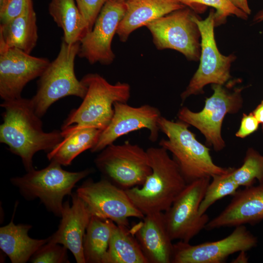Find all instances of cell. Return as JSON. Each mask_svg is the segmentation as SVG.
<instances>
[{
    "label": "cell",
    "instance_id": "1",
    "mask_svg": "<svg viewBox=\"0 0 263 263\" xmlns=\"http://www.w3.org/2000/svg\"><path fill=\"white\" fill-rule=\"evenodd\" d=\"M0 142L21 159L27 171L34 169L33 158L38 151L47 152L63 138L61 131L45 132L41 117L35 113L30 99L22 97L3 101Z\"/></svg>",
    "mask_w": 263,
    "mask_h": 263
},
{
    "label": "cell",
    "instance_id": "2",
    "mask_svg": "<svg viewBox=\"0 0 263 263\" xmlns=\"http://www.w3.org/2000/svg\"><path fill=\"white\" fill-rule=\"evenodd\" d=\"M146 150L151 173L141 187L125 190L144 215L167 210L188 184L178 164L166 149L151 147Z\"/></svg>",
    "mask_w": 263,
    "mask_h": 263
},
{
    "label": "cell",
    "instance_id": "3",
    "mask_svg": "<svg viewBox=\"0 0 263 263\" xmlns=\"http://www.w3.org/2000/svg\"><path fill=\"white\" fill-rule=\"evenodd\" d=\"M81 80L87 87V93L81 105L64 121L61 131L94 128L102 131L112 120L114 104L127 103L129 100L131 87L125 82L111 84L96 73L87 74Z\"/></svg>",
    "mask_w": 263,
    "mask_h": 263
},
{
    "label": "cell",
    "instance_id": "4",
    "mask_svg": "<svg viewBox=\"0 0 263 263\" xmlns=\"http://www.w3.org/2000/svg\"><path fill=\"white\" fill-rule=\"evenodd\" d=\"M158 126L160 132L167 137L160 140L159 146L172 153L188 184L202 178L225 174L230 170L231 168H222L213 162L209 149L197 140L195 135L188 129L189 125L161 116Z\"/></svg>",
    "mask_w": 263,
    "mask_h": 263
},
{
    "label": "cell",
    "instance_id": "5",
    "mask_svg": "<svg viewBox=\"0 0 263 263\" xmlns=\"http://www.w3.org/2000/svg\"><path fill=\"white\" fill-rule=\"evenodd\" d=\"M80 42H61L56 57L50 62L40 76L36 94L30 99L36 114L42 117L50 106L59 99L75 96L83 99L87 87L79 80L75 72V60Z\"/></svg>",
    "mask_w": 263,
    "mask_h": 263
},
{
    "label": "cell",
    "instance_id": "6",
    "mask_svg": "<svg viewBox=\"0 0 263 263\" xmlns=\"http://www.w3.org/2000/svg\"><path fill=\"white\" fill-rule=\"evenodd\" d=\"M61 166L52 161L44 169L27 171L25 175L13 177L10 181L25 199L38 198L49 211L61 217L64 197L71 196L76 183L93 171L87 169L71 172L63 169Z\"/></svg>",
    "mask_w": 263,
    "mask_h": 263
},
{
    "label": "cell",
    "instance_id": "7",
    "mask_svg": "<svg viewBox=\"0 0 263 263\" xmlns=\"http://www.w3.org/2000/svg\"><path fill=\"white\" fill-rule=\"evenodd\" d=\"M94 164L104 178L124 190L142 186L152 171L147 150L129 142L108 146Z\"/></svg>",
    "mask_w": 263,
    "mask_h": 263
},
{
    "label": "cell",
    "instance_id": "8",
    "mask_svg": "<svg viewBox=\"0 0 263 263\" xmlns=\"http://www.w3.org/2000/svg\"><path fill=\"white\" fill-rule=\"evenodd\" d=\"M213 93L207 98L203 110L194 112L186 107L178 111L177 117L189 126L198 129L205 136L207 144L216 151L225 146L222 134L223 121L227 113H235L243 106L242 88L229 92L223 85L213 84Z\"/></svg>",
    "mask_w": 263,
    "mask_h": 263
},
{
    "label": "cell",
    "instance_id": "9",
    "mask_svg": "<svg viewBox=\"0 0 263 263\" xmlns=\"http://www.w3.org/2000/svg\"><path fill=\"white\" fill-rule=\"evenodd\" d=\"M201 36V54L199 67L190 79L186 90L181 94L182 101L192 95L203 92L208 84L223 85L231 77L230 69L236 58L233 54L224 56L219 52L214 33L215 12L211 10L204 20L193 18Z\"/></svg>",
    "mask_w": 263,
    "mask_h": 263
},
{
    "label": "cell",
    "instance_id": "10",
    "mask_svg": "<svg viewBox=\"0 0 263 263\" xmlns=\"http://www.w3.org/2000/svg\"><path fill=\"white\" fill-rule=\"evenodd\" d=\"M210 177L202 178L187 184L164 212L165 224L171 238L189 241L205 227L209 221L208 215L199 213V207Z\"/></svg>",
    "mask_w": 263,
    "mask_h": 263
},
{
    "label": "cell",
    "instance_id": "11",
    "mask_svg": "<svg viewBox=\"0 0 263 263\" xmlns=\"http://www.w3.org/2000/svg\"><path fill=\"white\" fill-rule=\"evenodd\" d=\"M194 16L185 7L157 19L146 26L158 49L175 50L188 60L197 61L201 54V36L193 19Z\"/></svg>",
    "mask_w": 263,
    "mask_h": 263
},
{
    "label": "cell",
    "instance_id": "12",
    "mask_svg": "<svg viewBox=\"0 0 263 263\" xmlns=\"http://www.w3.org/2000/svg\"><path fill=\"white\" fill-rule=\"evenodd\" d=\"M91 214L111 220L117 225L129 227V218L145 215L133 205L125 190L103 178L97 182L89 179L76 189Z\"/></svg>",
    "mask_w": 263,
    "mask_h": 263
},
{
    "label": "cell",
    "instance_id": "13",
    "mask_svg": "<svg viewBox=\"0 0 263 263\" xmlns=\"http://www.w3.org/2000/svg\"><path fill=\"white\" fill-rule=\"evenodd\" d=\"M258 238L244 225L235 227L226 237L196 245L179 241L173 244L171 263H222L230 255L256 247Z\"/></svg>",
    "mask_w": 263,
    "mask_h": 263
},
{
    "label": "cell",
    "instance_id": "14",
    "mask_svg": "<svg viewBox=\"0 0 263 263\" xmlns=\"http://www.w3.org/2000/svg\"><path fill=\"white\" fill-rule=\"evenodd\" d=\"M45 57H36L0 42V96L3 101L20 98L24 87L39 77L50 64Z\"/></svg>",
    "mask_w": 263,
    "mask_h": 263
},
{
    "label": "cell",
    "instance_id": "15",
    "mask_svg": "<svg viewBox=\"0 0 263 263\" xmlns=\"http://www.w3.org/2000/svg\"><path fill=\"white\" fill-rule=\"evenodd\" d=\"M126 11L125 1L108 0L94 26L80 42L78 56L90 64H111L115 58L112 42Z\"/></svg>",
    "mask_w": 263,
    "mask_h": 263
},
{
    "label": "cell",
    "instance_id": "16",
    "mask_svg": "<svg viewBox=\"0 0 263 263\" xmlns=\"http://www.w3.org/2000/svg\"><path fill=\"white\" fill-rule=\"evenodd\" d=\"M113 109L112 120L90 150L92 152H100L118 138L142 129L149 131L150 140H157L160 132L158 120L162 116L157 108L149 104L135 107L127 103L116 102Z\"/></svg>",
    "mask_w": 263,
    "mask_h": 263
},
{
    "label": "cell",
    "instance_id": "17",
    "mask_svg": "<svg viewBox=\"0 0 263 263\" xmlns=\"http://www.w3.org/2000/svg\"><path fill=\"white\" fill-rule=\"evenodd\" d=\"M72 205L63 203L57 230L48 237L50 243L59 244L73 254L77 263H86L83 248L84 237L92 216L84 202L76 192L71 195Z\"/></svg>",
    "mask_w": 263,
    "mask_h": 263
},
{
    "label": "cell",
    "instance_id": "18",
    "mask_svg": "<svg viewBox=\"0 0 263 263\" xmlns=\"http://www.w3.org/2000/svg\"><path fill=\"white\" fill-rule=\"evenodd\" d=\"M263 220V184L237 190L225 208L209 220L205 229L254 225Z\"/></svg>",
    "mask_w": 263,
    "mask_h": 263
},
{
    "label": "cell",
    "instance_id": "19",
    "mask_svg": "<svg viewBox=\"0 0 263 263\" xmlns=\"http://www.w3.org/2000/svg\"><path fill=\"white\" fill-rule=\"evenodd\" d=\"M130 231L148 263H171L173 244L165 224L163 212L145 215Z\"/></svg>",
    "mask_w": 263,
    "mask_h": 263
},
{
    "label": "cell",
    "instance_id": "20",
    "mask_svg": "<svg viewBox=\"0 0 263 263\" xmlns=\"http://www.w3.org/2000/svg\"><path fill=\"white\" fill-rule=\"evenodd\" d=\"M125 13L116 31L123 42L137 28L185 7L180 0H125Z\"/></svg>",
    "mask_w": 263,
    "mask_h": 263
},
{
    "label": "cell",
    "instance_id": "21",
    "mask_svg": "<svg viewBox=\"0 0 263 263\" xmlns=\"http://www.w3.org/2000/svg\"><path fill=\"white\" fill-rule=\"evenodd\" d=\"M38 39L37 16L32 0L23 12L8 22L0 25V42L30 54Z\"/></svg>",
    "mask_w": 263,
    "mask_h": 263
},
{
    "label": "cell",
    "instance_id": "22",
    "mask_svg": "<svg viewBox=\"0 0 263 263\" xmlns=\"http://www.w3.org/2000/svg\"><path fill=\"white\" fill-rule=\"evenodd\" d=\"M13 220L0 228V248L12 263H25L48 241V238L35 239L30 237L28 232L32 225H17Z\"/></svg>",
    "mask_w": 263,
    "mask_h": 263
},
{
    "label": "cell",
    "instance_id": "23",
    "mask_svg": "<svg viewBox=\"0 0 263 263\" xmlns=\"http://www.w3.org/2000/svg\"><path fill=\"white\" fill-rule=\"evenodd\" d=\"M102 131L94 128H83L62 132L63 139L47 153L50 161L62 166H69L84 151L91 150L96 144Z\"/></svg>",
    "mask_w": 263,
    "mask_h": 263
},
{
    "label": "cell",
    "instance_id": "24",
    "mask_svg": "<svg viewBox=\"0 0 263 263\" xmlns=\"http://www.w3.org/2000/svg\"><path fill=\"white\" fill-rule=\"evenodd\" d=\"M49 14L63 32V40L68 44L80 42L88 33L87 23L75 0H51Z\"/></svg>",
    "mask_w": 263,
    "mask_h": 263
},
{
    "label": "cell",
    "instance_id": "25",
    "mask_svg": "<svg viewBox=\"0 0 263 263\" xmlns=\"http://www.w3.org/2000/svg\"><path fill=\"white\" fill-rule=\"evenodd\" d=\"M116 225L111 220L92 216L83 239L86 263H105L110 241Z\"/></svg>",
    "mask_w": 263,
    "mask_h": 263
},
{
    "label": "cell",
    "instance_id": "26",
    "mask_svg": "<svg viewBox=\"0 0 263 263\" xmlns=\"http://www.w3.org/2000/svg\"><path fill=\"white\" fill-rule=\"evenodd\" d=\"M105 263H148L141 248L129 227L116 225Z\"/></svg>",
    "mask_w": 263,
    "mask_h": 263
},
{
    "label": "cell",
    "instance_id": "27",
    "mask_svg": "<svg viewBox=\"0 0 263 263\" xmlns=\"http://www.w3.org/2000/svg\"><path fill=\"white\" fill-rule=\"evenodd\" d=\"M229 175L240 187L253 186L256 180L263 184V155L248 148L242 165L237 169L232 168Z\"/></svg>",
    "mask_w": 263,
    "mask_h": 263
},
{
    "label": "cell",
    "instance_id": "28",
    "mask_svg": "<svg viewBox=\"0 0 263 263\" xmlns=\"http://www.w3.org/2000/svg\"><path fill=\"white\" fill-rule=\"evenodd\" d=\"M229 171L211 177L212 181L210 182L200 205L199 211L201 215L206 213L218 200L228 195L233 196L238 190L240 186L229 176Z\"/></svg>",
    "mask_w": 263,
    "mask_h": 263
},
{
    "label": "cell",
    "instance_id": "29",
    "mask_svg": "<svg viewBox=\"0 0 263 263\" xmlns=\"http://www.w3.org/2000/svg\"><path fill=\"white\" fill-rule=\"evenodd\" d=\"M185 6L193 7L196 5H203L214 8L215 26L225 21L226 17L235 15L243 19H246L248 15L236 7L229 0H180Z\"/></svg>",
    "mask_w": 263,
    "mask_h": 263
},
{
    "label": "cell",
    "instance_id": "30",
    "mask_svg": "<svg viewBox=\"0 0 263 263\" xmlns=\"http://www.w3.org/2000/svg\"><path fill=\"white\" fill-rule=\"evenodd\" d=\"M68 249L59 244L47 242L32 256L33 263H68Z\"/></svg>",
    "mask_w": 263,
    "mask_h": 263
},
{
    "label": "cell",
    "instance_id": "31",
    "mask_svg": "<svg viewBox=\"0 0 263 263\" xmlns=\"http://www.w3.org/2000/svg\"><path fill=\"white\" fill-rule=\"evenodd\" d=\"M108 0H75L84 19L88 33L92 29L102 8Z\"/></svg>",
    "mask_w": 263,
    "mask_h": 263
},
{
    "label": "cell",
    "instance_id": "32",
    "mask_svg": "<svg viewBox=\"0 0 263 263\" xmlns=\"http://www.w3.org/2000/svg\"><path fill=\"white\" fill-rule=\"evenodd\" d=\"M30 0H9L0 10V24H4L20 15Z\"/></svg>",
    "mask_w": 263,
    "mask_h": 263
},
{
    "label": "cell",
    "instance_id": "33",
    "mask_svg": "<svg viewBox=\"0 0 263 263\" xmlns=\"http://www.w3.org/2000/svg\"><path fill=\"white\" fill-rule=\"evenodd\" d=\"M259 124L252 112L248 114L244 113L236 136L241 138L247 137L258 129Z\"/></svg>",
    "mask_w": 263,
    "mask_h": 263
},
{
    "label": "cell",
    "instance_id": "34",
    "mask_svg": "<svg viewBox=\"0 0 263 263\" xmlns=\"http://www.w3.org/2000/svg\"><path fill=\"white\" fill-rule=\"evenodd\" d=\"M237 8L240 9L247 15L251 13L247 0H229Z\"/></svg>",
    "mask_w": 263,
    "mask_h": 263
},
{
    "label": "cell",
    "instance_id": "35",
    "mask_svg": "<svg viewBox=\"0 0 263 263\" xmlns=\"http://www.w3.org/2000/svg\"><path fill=\"white\" fill-rule=\"evenodd\" d=\"M259 123L263 124V100L252 112Z\"/></svg>",
    "mask_w": 263,
    "mask_h": 263
},
{
    "label": "cell",
    "instance_id": "36",
    "mask_svg": "<svg viewBox=\"0 0 263 263\" xmlns=\"http://www.w3.org/2000/svg\"><path fill=\"white\" fill-rule=\"evenodd\" d=\"M245 251L239 252L237 257L233 260L231 263H246L248 262V257H247Z\"/></svg>",
    "mask_w": 263,
    "mask_h": 263
},
{
    "label": "cell",
    "instance_id": "37",
    "mask_svg": "<svg viewBox=\"0 0 263 263\" xmlns=\"http://www.w3.org/2000/svg\"><path fill=\"white\" fill-rule=\"evenodd\" d=\"M263 21V10L259 11L254 16L253 22L258 23Z\"/></svg>",
    "mask_w": 263,
    "mask_h": 263
},
{
    "label": "cell",
    "instance_id": "38",
    "mask_svg": "<svg viewBox=\"0 0 263 263\" xmlns=\"http://www.w3.org/2000/svg\"><path fill=\"white\" fill-rule=\"evenodd\" d=\"M9 0H0V10L6 5Z\"/></svg>",
    "mask_w": 263,
    "mask_h": 263
},
{
    "label": "cell",
    "instance_id": "39",
    "mask_svg": "<svg viewBox=\"0 0 263 263\" xmlns=\"http://www.w3.org/2000/svg\"><path fill=\"white\" fill-rule=\"evenodd\" d=\"M262 130H263V124H262Z\"/></svg>",
    "mask_w": 263,
    "mask_h": 263
},
{
    "label": "cell",
    "instance_id": "40",
    "mask_svg": "<svg viewBox=\"0 0 263 263\" xmlns=\"http://www.w3.org/2000/svg\"><path fill=\"white\" fill-rule=\"evenodd\" d=\"M118 0L124 1L125 0Z\"/></svg>",
    "mask_w": 263,
    "mask_h": 263
}]
</instances>
